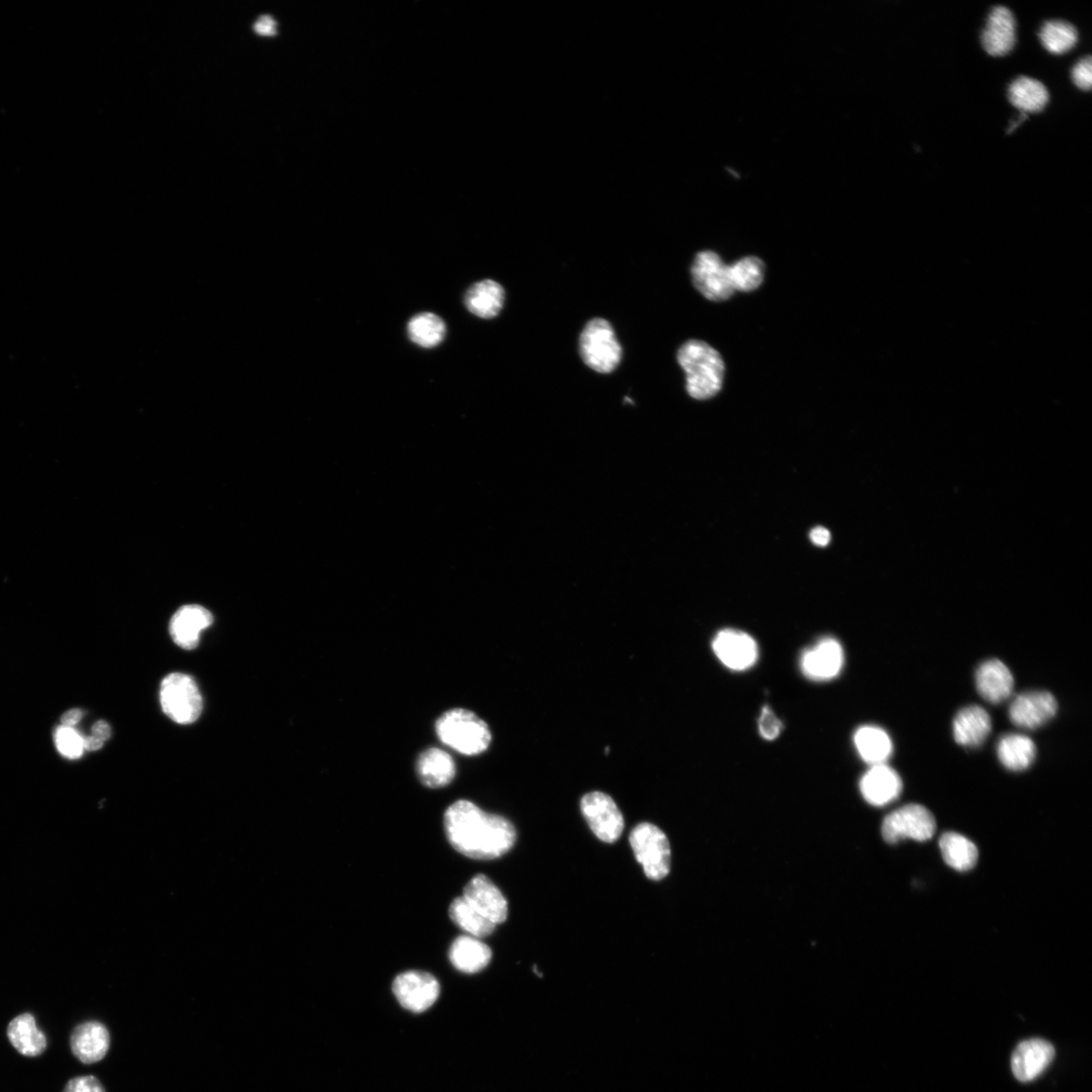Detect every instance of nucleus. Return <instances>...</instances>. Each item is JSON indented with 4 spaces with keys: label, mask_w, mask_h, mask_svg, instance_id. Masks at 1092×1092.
<instances>
[{
    "label": "nucleus",
    "mask_w": 1092,
    "mask_h": 1092,
    "mask_svg": "<svg viewBox=\"0 0 1092 1092\" xmlns=\"http://www.w3.org/2000/svg\"><path fill=\"white\" fill-rule=\"evenodd\" d=\"M444 829L455 851L475 860L502 857L514 847L517 839L512 822L484 813L468 800H458L447 809Z\"/></svg>",
    "instance_id": "f257e3e1"
},
{
    "label": "nucleus",
    "mask_w": 1092,
    "mask_h": 1092,
    "mask_svg": "<svg viewBox=\"0 0 1092 1092\" xmlns=\"http://www.w3.org/2000/svg\"><path fill=\"white\" fill-rule=\"evenodd\" d=\"M678 361L686 373L687 392L696 400H707L720 393L724 363L716 349L700 340L681 346Z\"/></svg>",
    "instance_id": "f03ea898"
},
{
    "label": "nucleus",
    "mask_w": 1092,
    "mask_h": 1092,
    "mask_svg": "<svg viewBox=\"0 0 1092 1092\" xmlns=\"http://www.w3.org/2000/svg\"><path fill=\"white\" fill-rule=\"evenodd\" d=\"M436 735L444 746L464 756L474 757L492 743L490 727L473 711L452 708L436 720Z\"/></svg>",
    "instance_id": "7ed1b4c3"
},
{
    "label": "nucleus",
    "mask_w": 1092,
    "mask_h": 1092,
    "mask_svg": "<svg viewBox=\"0 0 1092 1092\" xmlns=\"http://www.w3.org/2000/svg\"><path fill=\"white\" fill-rule=\"evenodd\" d=\"M579 353L587 366L600 373L612 372L623 357L611 324L601 318L587 324L579 337Z\"/></svg>",
    "instance_id": "20e7f679"
},
{
    "label": "nucleus",
    "mask_w": 1092,
    "mask_h": 1092,
    "mask_svg": "<svg viewBox=\"0 0 1092 1092\" xmlns=\"http://www.w3.org/2000/svg\"><path fill=\"white\" fill-rule=\"evenodd\" d=\"M629 842L647 878L659 881L667 878L671 870V846L662 830L643 822L633 829Z\"/></svg>",
    "instance_id": "39448f33"
},
{
    "label": "nucleus",
    "mask_w": 1092,
    "mask_h": 1092,
    "mask_svg": "<svg viewBox=\"0 0 1092 1092\" xmlns=\"http://www.w3.org/2000/svg\"><path fill=\"white\" fill-rule=\"evenodd\" d=\"M160 704L170 720L182 725L197 721L202 711V698L196 681L182 673H170L162 681Z\"/></svg>",
    "instance_id": "423d86ee"
},
{
    "label": "nucleus",
    "mask_w": 1092,
    "mask_h": 1092,
    "mask_svg": "<svg viewBox=\"0 0 1092 1092\" xmlns=\"http://www.w3.org/2000/svg\"><path fill=\"white\" fill-rule=\"evenodd\" d=\"M936 819L921 804H908L888 815L882 824V837L888 844L903 840L926 842L934 837Z\"/></svg>",
    "instance_id": "0eeeda50"
},
{
    "label": "nucleus",
    "mask_w": 1092,
    "mask_h": 1092,
    "mask_svg": "<svg viewBox=\"0 0 1092 1092\" xmlns=\"http://www.w3.org/2000/svg\"><path fill=\"white\" fill-rule=\"evenodd\" d=\"M691 275L695 288L710 301H726L736 292L730 266L725 265L716 252L698 253Z\"/></svg>",
    "instance_id": "6e6552de"
},
{
    "label": "nucleus",
    "mask_w": 1092,
    "mask_h": 1092,
    "mask_svg": "<svg viewBox=\"0 0 1092 1092\" xmlns=\"http://www.w3.org/2000/svg\"><path fill=\"white\" fill-rule=\"evenodd\" d=\"M581 811L590 829L605 843H614L622 837L625 818L609 794L595 791L585 795Z\"/></svg>",
    "instance_id": "1a4fd4ad"
},
{
    "label": "nucleus",
    "mask_w": 1092,
    "mask_h": 1092,
    "mask_svg": "<svg viewBox=\"0 0 1092 1092\" xmlns=\"http://www.w3.org/2000/svg\"><path fill=\"white\" fill-rule=\"evenodd\" d=\"M712 651L720 662L728 670L745 672L757 664L760 651L756 640L749 633L726 628L719 631L712 640Z\"/></svg>",
    "instance_id": "9d476101"
},
{
    "label": "nucleus",
    "mask_w": 1092,
    "mask_h": 1092,
    "mask_svg": "<svg viewBox=\"0 0 1092 1092\" xmlns=\"http://www.w3.org/2000/svg\"><path fill=\"white\" fill-rule=\"evenodd\" d=\"M799 665L808 680L827 682L838 678L845 665L844 647L837 639H821L802 652Z\"/></svg>",
    "instance_id": "9b49d317"
},
{
    "label": "nucleus",
    "mask_w": 1092,
    "mask_h": 1092,
    "mask_svg": "<svg viewBox=\"0 0 1092 1092\" xmlns=\"http://www.w3.org/2000/svg\"><path fill=\"white\" fill-rule=\"evenodd\" d=\"M393 992L400 1005L413 1013H423L438 1000L437 979L423 971H407L396 977Z\"/></svg>",
    "instance_id": "f8f14e48"
},
{
    "label": "nucleus",
    "mask_w": 1092,
    "mask_h": 1092,
    "mask_svg": "<svg viewBox=\"0 0 1092 1092\" xmlns=\"http://www.w3.org/2000/svg\"><path fill=\"white\" fill-rule=\"evenodd\" d=\"M1056 698L1047 691H1029L1018 695L1008 708V717L1016 726L1036 730L1056 716Z\"/></svg>",
    "instance_id": "ddd939ff"
},
{
    "label": "nucleus",
    "mask_w": 1092,
    "mask_h": 1092,
    "mask_svg": "<svg viewBox=\"0 0 1092 1092\" xmlns=\"http://www.w3.org/2000/svg\"><path fill=\"white\" fill-rule=\"evenodd\" d=\"M463 897L494 925L503 924L507 920L508 902L501 890L487 876H475L465 887Z\"/></svg>",
    "instance_id": "4468645a"
},
{
    "label": "nucleus",
    "mask_w": 1092,
    "mask_h": 1092,
    "mask_svg": "<svg viewBox=\"0 0 1092 1092\" xmlns=\"http://www.w3.org/2000/svg\"><path fill=\"white\" fill-rule=\"evenodd\" d=\"M110 1047L111 1034L100 1021L79 1023L71 1032V1052L81 1063L90 1065L102 1061Z\"/></svg>",
    "instance_id": "2eb2a0df"
},
{
    "label": "nucleus",
    "mask_w": 1092,
    "mask_h": 1092,
    "mask_svg": "<svg viewBox=\"0 0 1092 1092\" xmlns=\"http://www.w3.org/2000/svg\"><path fill=\"white\" fill-rule=\"evenodd\" d=\"M902 780L888 764L871 766L860 780L862 797L876 807L886 806L899 798Z\"/></svg>",
    "instance_id": "dca6fc26"
},
{
    "label": "nucleus",
    "mask_w": 1092,
    "mask_h": 1092,
    "mask_svg": "<svg viewBox=\"0 0 1092 1092\" xmlns=\"http://www.w3.org/2000/svg\"><path fill=\"white\" fill-rule=\"evenodd\" d=\"M1055 1049L1042 1039L1021 1042L1011 1057V1068L1018 1081L1030 1083L1039 1077L1053 1061Z\"/></svg>",
    "instance_id": "f3484780"
},
{
    "label": "nucleus",
    "mask_w": 1092,
    "mask_h": 1092,
    "mask_svg": "<svg viewBox=\"0 0 1092 1092\" xmlns=\"http://www.w3.org/2000/svg\"><path fill=\"white\" fill-rule=\"evenodd\" d=\"M1017 24L1013 12L1005 7H995L989 13L981 42L993 57H1002L1015 48Z\"/></svg>",
    "instance_id": "a211bd4d"
},
{
    "label": "nucleus",
    "mask_w": 1092,
    "mask_h": 1092,
    "mask_svg": "<svg viewBox=\"0 0 1092 1092\" xmlns=\"http://www.w3.org/2000/svg\"><path fill=\"white\" fill-rule=\"evenodd\" d=\"M978 693L993 704H999L1013 694L1015 680L1013 673L1000 659L992 658L982 663L975 673Z\"/></svg>",
    "instance_id": "6ab92c4d"
},
{
    "label": "nucleus",
    "mask_w": 1092,
    "mask_h": 1092,
    "mask_svg": "<svg viewBox=\"0 0 1092 1092\" xmlns=\"http://www.w3.org/2000/svg\"><path fill=\"white\" fill-rule=\"evenodd\" d=\"M213 624L212 613L198 605L182 607L171 619L170 635L175 643L184 650H194L199 642L202 630Z\"/></svg>",
    "instance_id": "aec40b11"
},
{
    "label": "nucleus",
    "mask_w": 1092,
    "mask_h": 1092,
    "mask_svg": "<svg viewBox=\"0 0 1092 1092\" xmlns=\"http://www.w3.org/2000/svg\"><path fill=\"white\" fill-rule=\"evenodd\" d=\"M991 730L992 722L989 712L978 705L962 708L956 714L953 721V736L956 743L967 748L981 746Z\"/></svg>",
    "instance_id": "412c9836"
},
{
    "label": "nucleus",
    "mask_w": 1092,
    "mask_h": 1092,
    "mask_svg": "<svg viewBox=\"0 0 1092 1092\" xmlns=\"http://www.w3.org/2000/svg\"><path fill=\"white\" fill-rule=\"evenodd\" d=\"M416 772L424 786L438 789L451 783L456 775V765L447 751L429 748L418 758Z\"/></svg>",
    "instance_id": "4be33fe9"
},
{
    "label": "nucleus",
    "mask_w": 1092,
    "mask_h": 1092,
    "mask_svg": "<svg viewBox=\"0 0 1092 1092\" xmlns=\"http://www.w3.org/2000/svg\"><path fill=\"white\" fill-rule=\"evenodd\" d=\"M860 758L871 766L887 764L894 753L892 737L884 728L865 724L857 728L853 736Z\"/></svg>",
    "instance_id": "5701e85b"
},
{
    "label": "nucleus",
    "mask_w": 1092,
    "mask_h": 1092,
    "mask_svg": "<svg viewBox=\"0 0 1092 1092\" xmlns=\"http://www.w3.org/2000/svg\"><path fill=\"white\" fill-rule=\"evenodd\" d=\"M8 1041L25 1057L42 1055L48 1047L45 1034L37 1027L36 1019L26 1013L13 1019L8 1026Z\"/></svg>",
    "instance_id": "b1692460"
},
{
    "label": "nucleus",
    "mask_w": 1092,
    "mask_h": 1092,
    "mask_svg": "<svg viewBox=\"0 0 1092 1092\" xmlns=\"http://www.w3.org/2000/svg\"><path fill=\"white\" fill-rule=\"evenodd\" d=\"M449 956L456 970L463 973L474 974L490 964L493 953L480 939L461 936L452 942Z\"/></svg>",
    "instance_id": "393cba45"
},
{
    "label": "nucleus",
    "mask_w": 1092,
    "mask_h": 1092,
    "mask_svg": "<svg viewBox=\"0 0 1092 1092\" xmlns=\"http://www.w3.org/2000/svg\"><path fill=\"white\" fill-rule=\"evenodd\" d=\"M505 293L500 285L491 279L475 283L467 292L465 303L471 314L483 319H491L500 313Z\"/></svg>",
    "instance_id": "a878e982"
},
{
    "label": "nucleus",
    "mask_w": 1092,
    "mask_h": 1092,
    "mask_svg": "<svg viewBox=\"0 0 1092 1092\" xmlns=\"http://www.w3.org/2000/svg\"><path fill=\"white\" fill-rule=\"evenodd\" d=\"M996 752L997 757L1007 770L1021 772L1027 770L1034 763L1037 748L1029 736L1008 734L1001 737Z\"/></svg>",
    "instance_id": "bb28decb"
},
{
    "label": "nucleus",
    "mask_w": 1092,
    "mask_h": 1092,
    "mask_svg": "<svg viewBox=\"0 0 1092 1092\" xmlns=\"http://www.w3.org/2000/svg\"><path fill=\"white\" fill-rule=\"evenodd\" d=\"M1049 92L1041 81L1021 76L1008 88V99L1017 109L1027 113H1039L1049 102Z\"/></svg>",
    "instance_id": "cd10ccee"
},
{
    "label": "nucleus",
    "mask_w": 1092,
    "mask_h": 1092,
    "mask_svg": "<svg viewBox=\"0 0 1092 1092\" xmlns=\"http://www.w3.org/2000/svg\"><path fill=\"white\" fill-rule=\"evenodd\" d=\"M940 848L943 861L957 871L966 872L977 864L979 854L976 845L958 832L943 833Z\"/></svg>",
    "instance_id": "c85d7f7f"
},
{
    "label": "nucleus",
    "mask_w": 1092,
    "mask_h": 1092,
    "mask_svg": "<svg viewBox=\"0 0 1092 1092\" xmlns=\"http://www.w3.org/2000/svg\"><path fill=\"white\" fill-rule=\"evenodd\" d=\"M450 916L451 921L468 936L482 939L495 932L496 925L483 918L463 896L451 902Z\"/></svg>",
    "instance_id": "c756f323"
},
{
    "label": "nucleus",
    "mask_w": 1092,
    "mask_h": 1092,
    "mask_svg": "<svg viewBox=\"0 0 1092 1092\" xmlns=\"http://www.w3.org/2000/svg\"><path fill=\"white\" fill-rule=\"evenodd\" d=\"M410 340L424 348L439 345L447 334L443 320L431 313H422L411 319L408 324Z\"/></svg>",
    "instance_id": "7c9ffc66"
},
{
    "label": "nucleus",
    "mask_w": 1092,
    "mask_h": 1092,
    "mask_svg": "<svg viewBox=\"0 0 1092 1092\" xmlns=\"http://www.w3.org/2000/svg\"><path fill=\"white\" fill-rule=\"evenodd\" d=\"M1044 48L1055 55L1070 51L1077 43L1078 34L1074 26L1065 21L1046 22L1039 34Z\"/></svg>",
    "instance_id": "2f4dec72"
},
{
    "label": "nucleus",
    "mask_w": 1092,
    "mask_h": 1092,
    "mask_svg": "<svg viewBox=\"0 0 1092 1092\" xmlns=\"http://www.w3.org/2000/svg\"><path fill=\"white\" fill-rule=\"evenodd\" d=\"M730 269L735 291L752 292L762 285L765 264L760 259L750 256L730 266Z\"/></svg>",
    "instance_id": "473e14b6"
},
{
    "label": "nucleus",
    "mask_w": 1092,
    "mask_h": 1092,
    "mask_svg": "<svg viewBox=\"0 0 1092 1092\" xmlns=\"http://www.w3.org/2000/svg\"><path fill=\"white\" fill-rule=\"evenodd\" d=\"M59 750L70 758H78L84 752V739L71 727H62L57 735Z\"/></svg>",
    "instance_id": "72a5a7b5"
},
{
    "label": "nucleus",
    "mask_w": 1092,
    "mask_h": 1092,
    "mask_svg": "<svg viewBox=\"0 0 1092 1092\" xmlns=\"http://www.w3.org/2000/svg\"><path fill=\"white\" fill-rule=\"evenodd\" d=\"M784 724L776 716L770 706H764L758 720V730L761 736L768 741L778 738L783 731Z\"/></svg>",
    "instance_id": "f704fd0d"
},
{
    "label": "nucleus",
    "mask_w": 1092,
    "mask_h": 1092,
    "mask_svg": "<svg viewBox=\"0 0 1092 1092\" xmlns=\"http://www.w3.org/2000/svg\"><path fill=\"white\" fill-rule=\"evenodd\" d=\"M63 1092H105V1088L96 1076L86 1075L72 1078Z\"/></svg>",
    "instance_id": "c9c22d12"
},
{
    "label": "nucleus",
    "mask_w": 1092,
    "mask_h": 1092,
    "mask_svg": "<svg viewBox=\"0 0 1092 1092\" xmlns=\"http://www.w3.org/2000/svg\"><path fill=\"white\" fill-rule=\"evenodd\" d=\"M1072 80L1074 85L1082 90L1088 91L1092 85V62L1091 57L1087 56L1078 62L1072 70Z\"/></svg>",
    "instance_id": "e433bc0d"
},
{
    "label": "nucleus",
    "mask_w": 1092,
    "mask_h": 1092,
    "mask_svg": "<svg viewBox=\"0 0 1092 1092\" xmlns=\"http://www.w3.org/2000/svg\"><path fill=\"white\" fill-rule=\"evenodd\" d=\"M256 33L263 36H274L277 33V22L269 16H263L254 24Z\"/></svg>",
    "instance_id": "4c0bfd02"
},
{
    "label": "nucleus",
    "mask_w": 1092,
    "mask_h": 1092,
    "mask_svg": "<svg viewBox=\"0 0 1092 1092\" xmlns=\"http://www.w3.org/2000/svg\"><path fill=\"white\" fill-rule=\"evenodd\" d=\"M811 539L815 546L824 547L831 542V533L827 529L818 526V528L812 530Z\"/></svg>",
    "instance_id": "58836bf2"
},
{
    "label": "nucleus",
    "mask_w": 1092,
    "mask_h": 1092,
    "mask_svg": "<svg viewBox=\"0 0 1092 1092\" xmlns=\"http://www.w3.org/2000/svg\"><path fill=\"white\" fill-rule=\"evenodd\" d=\"M112 736L111 726L105 721H99L92 727V736L99 738L102 741L109 739Z\"/></svg>",
    "instance_id": "ea45409f"
},
{
    "label": "nucleus",
    "mask_w": 1092,
    "mask_h": 1092,
    "mask_svg": "<svg viewBox=\"0 0 1092 1092\" xmlns=\"http://www.w3.org/2000/svg\"><path fill=\"white\" fill-rule=\"evenodd\" d=\"M84 717V712L81 709H71L63 714L61 721L65 727H72L81 720Z\"/></svg>",
    "instance_id": "a19ab883"
},
{
    "label": "nucleus",
    "mask_w": 1092,
    "mask_h": 1092,
    "mask_svg": "<svg viewBox=\"0 0 1092 1092\" xmlns=\"http://www.w3.org/2000/svg\"><path fill=\"white\" fill-rule=\"evenodd\" d=\"M103 741L92 736L84 740L85 749L90 752L99 751L103 748Z\"/></svg>",
    "instance_id": "79ce46f5"
}]
</instances>
